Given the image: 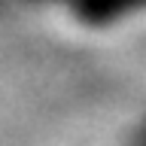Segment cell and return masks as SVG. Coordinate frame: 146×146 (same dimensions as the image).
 Here are the masks:
<instances>
[{
  "label": "cell",
  "instance_id": "obj_1",
  "mask_svg": "<svg viewBox=\"0 0 146 146\" xmlns=\"http://www.w3.org/2000/svg\"><path fill=\"white\" fill-rule=\"evenodd\" d=\"M76 9L88 21H113V18H122V15L143 12L146 0H79Z\"/></svg>",
  "mask_w": 146,
  "mask_h": 146
},
{
  "label": "cell",
  "instance_id": "obj_2",
  "mask_svg": "<svg viewBox=\"0 0 146 146\" xmlns=\"http://www.w3.org/2000/svg\"><path fill=\"white\" fill-rule=\"evenodd\" d=\"M143 146H146V134H143Z\"/></svg>",
  "mask_w": 146,
  "mask_h": 146
}]
</instances>
